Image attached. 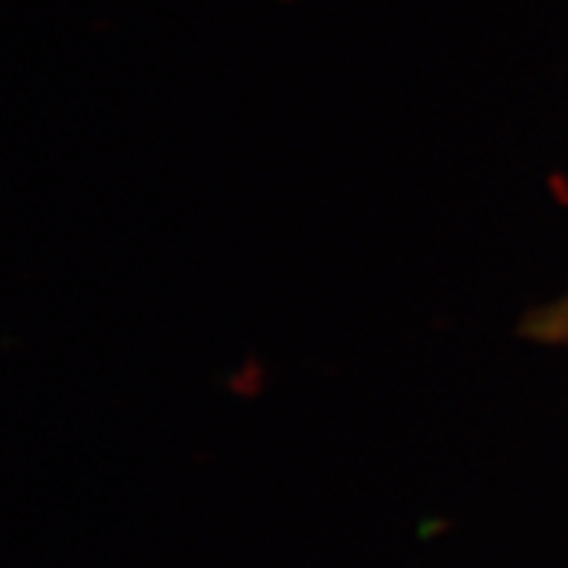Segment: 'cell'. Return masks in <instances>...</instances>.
<instances>
[{
	"instance_id": "1",
	"label": "cell",
	"mask_w": 568,
	"mask_h": 568,
	"mask_svg": "<svg viewBox=\"0 0 568 568\" xmlns=\"http://www.w3.org/2000/svg\"><path fill=\"white\" fill-rule=\"evenodd\" d=\"M525 334H531L539 343H551L568 348V293L560 302L542 307L525 322Z\"/></svg>"
}]
</instances>
